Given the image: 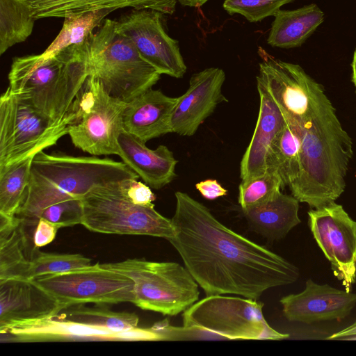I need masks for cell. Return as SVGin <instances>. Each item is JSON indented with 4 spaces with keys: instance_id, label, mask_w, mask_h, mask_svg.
Masks as SVG:
<instances>
[{
    "instance_id": "obj_1",
    "label": "cell",
    "mask_w": 356,
    "mask_h": 356,
    "mask_svg": "<svg viewBox=\"0 0 356 356\" xmlns=\"http://www.w3.org/2000/svg\"><path fill=\"white\" fill-rule=\"evenodd\" d=\"M175 195V234L168 241L207 296L258 300L269 289L298 280L295 265L227 227L188 194Z\"/></svg>"
},
{
    "instance_id": "obj_2",
    "label": "cell",
    "mask_w": 356,
    "mask_h": 356,
    "mask_svg": "<svg viewBox=\"0 0 356 356\" xmlns=\"http://www.w3.org/2000/svg\"><path fill=\"white\" fill-rule=\"evenodd\" d=\"M353 156L351 138L343 129L331 102L322 92L314 115L305 128L300 172L289 186L292 195L312 209L340 197Z\"/></svg>"
},
{
    "instance_id": "obj_3",
    "label": "cell",
    "mask_w": 356,
    "mask_h": 356,
    "mask_svg": "<svg viewBox=\"0 0 356 356\" xmlns=\"http://www.w3.org/2000/svg\"><path fill=\"white\" fill-rule=\"evenodd\" d=\"M139 176L123 161L41 151L33 156L29 184L16 216L31 221L58 202L81 199L99 186Z\"/></svg>"
},
{
    "instance_id": "obj_4",
    "label": "cell",
    "mask_w": 356,
    "mask_h": 356,
    "mask_svg": "<svg viewBox=\"0 0 356 356\" xmlns=\"http://www.w3.org/2000/svg\"><path fill=\"white\" fill-rule=\"evenodd\" d=\"M87 38L53 56L38 54L14 58L8 89L53 121H65L90 74Z\"/></svg>"
},
{
    "instance_id": "obj_5",
    "label": "cell",
    "mask_w": 356,
    "mask_h": 356,
    "mask_svg": "<svg viewBox=\"0 0 356 356\" xmlns=\"http://www.w3.org/2000/svg\"><path fill=\"white\" fill-rule=\"evenodd\" d=\"M87 38L90 74L111 96L126 102L150 89L161 75L139 54L132 42L106 18Z\"/></svg>"
},
{
    "instance_id": "obj_6",
    "label": "cell",
    "mask_w": 356,
    "mask_h": 356,
    "mask_svg": "<svg viewBox=\"0 0 356 356\" xmlns=\"http://www.w3.org/2000/svg\"><path fill=\"white\" fill-rule=\"evenodd\" d=\"M99 266L134 282L133 304L142 309L175 316L198 300V284L186 268L177 262L127 259Z\"/></svg>"
},
{
    "instance_id": "obj_7",
    "label": "cell",
    "mask_w": 356,
    "mask_h": 356,
    "mask_svg": "<svg viewBox=\"0 0 356 356\" xmlns=\"http://www.w3.org/2000/svg\"><path fill=\"white\" fill-rule=\"evenodd\" d=\"M263 307V302L243 297L207 296L184 311L183 327L197 334L229 340L289 338L269 325Z\"/></svg>"
},
{
    "instance_id": "obj_8",
    "label": "cell",
    "mask_w": 356,
    "mask_h": 356,
    "mask_svg": "<svg viewBox=\"0 0 356 356\" xmlns=\"http://www.w3.org/2000/svg\"><path fill=\"white\" fill-rule=\"evenodd\" d=\"M118 182L95 187L81 199V225L102 234L147 235L168 241L173 238L172 220L160 214L154 206L132 202L122 193Z\"/></svg>"
},
{
    "instance_id": "obj_9",
    "label": "cell",
    "mask_w": 356,
    "mask_h": 356,
    "mask_svg": "<svg viewBox=\"0 0 356 356\" xmlns=\"http://www.w3.org/2000/svg\"><path fill=\"white\" fill-rule=\"evenodd\" d=\"M127 102L108 94L92 74L86 79L67 113L73 145L92 156L118 154Z\"/></svg>"
},
{
    "instance_id": "obj_10",
    "label": "cell",
    "mask_w": 356,
    "mask_h": 356,
    "mask_svg": "<svg viewBox=\"0 0 356 356\" xmlns=\"http://www.w3.org/2000/svg\"><path fill=\"white\" fill-rule=\"evenodd\" d=\"M53 121L8 88L0 97V166L33 156L68 134L70 116Z\"/></svg>"
},
{
    "instance_id": "obj_11",
    "label": "cell",
    "mask_w": 356,
    "mask_h": 356,
    "mask_svg": "<svg viewBox=\"0 0 356 356\" xmlns=\"http://www.w3.org/2000/svg\"><path fill=\"white\" fill-rule=\"evenodd\" d=\"M58 302L61 310L86 304H117L134 300V282L113 270L99 267L49 275L33 280Z\"/></svg>"
},
{
    "instance_id": "obj_12",
    "label": "cell",
    "mask_w": 356,
    "mask_h": 356,
    "mask_svg": "<svg viewBox=\"0 0 356 356\" xmlns=\"http://www.w3.org/2000/svg\"><path fill=\"white\" fill-rule=\"evenodd\" d=\"M265 54L259 63L257 86L270 96L287 120L306 127L324 91L323 86L300 65Z\"/></svg>"
},
{
    "instance_id": "obj_13",
    "label": "cell",
    "mask_w": 356,
    "mask_h": 356,
    "mask_svg": "<svg viewBox=\"0 0 356 356\" xmlns=\"http://www.w3.org/2000/svg\"><path fill=\"white\" fill-rule=\"evenodd\" d=\"M2 343L63 341H140L167 340L164 323L127 331L82 324L56 315L14 325L0 331Z\"/></svg>"
},
{
    "instance_id": "obj_14",
    "label": "cell",
    "mask_w": 356,
    "mask_h": 356,
    "mask_svg": "<svg viewBox=\"0 0 356 356\" xmlns=\"http://www.w3.org/2000/svg\"><path fill=\"white\" fill-rule=\"evenodd\" d=\"M308 217L312 235L334 276L350 292L356 282V221L335 202L310 209Z\"/></svg>"
},
{
    "instance_id": "obj_15",
    "label": "cell",
    "mask_w": 356,
    "mask_h": 356,
    "mask_svg": "<svg viewBox=\"0 0 356 356\" xmlns=\"http://www.w3.org/2000/svg\"><path fill=\"white\" fill-rule=\"evenodd\" d=\"M161 16L156 10L134 9L115 20V29L160 74L181 78L187 67L178 42L165 31Z\"/></svg>"
},
{
    "instance_id": "obj_16",
    "label": "cell",
    "mask_w": 356,
    "mask_h": 356,
    "mask_svg": "<svg viewBox=\"0 0 356 356\" xmlns=\"http://www.w3.org/2000/svg\"><path fill=\"white\" fill-rule=\"evenodd\" d=\"M225 72L219 67H209L193 74L186 92L179 102L171 119L172 133L191 136L217 106L227 101L222 87Z\"/></svg>"
},
{
    "instance_id": "obj_17",
    "label": "cell",
    "mask_w": 356,
    "mask_h": 356,
    "mask_svg": "<svg viewBox=\"0 0 356 356\" xmlns=\"http://www.w3.org/2000/svg\"><path fill=\"white\" fill-rule=\"evenodd\" d=\"M280 302L288 321L310 324L346 318L356 305V293L309 279L302 292L284 296Z\"/></svg>"
},
{
    "instance_id": "obj_18",
    "label": "cell",
    "mask_w": 356,
    "mask_h": 356,
    "mask_svg": "<svg viewBox=\"0 0 356 356\" xmlns=\"http://www.w3.org/2000/svg\"><path fill=\"white\" fill-rule=\"evenodd\" d=\"M60 311L57 300L33 280L22 277L0 280V331L54 316Z\"/></svg>"
},
{
    "instance_id": "obj_19",
    "label": "cell",
    "mask_w": 356,
    "mask_h": 356,
    "mask_svg": "<svg viewBox=\"0 0 356 356\" xmlns=\"http://www.w3.org/2000/svg\"><path fill=\"white\" fill-rule=\"evenodd\" d=\"M178 97L152 88L127 102L122 115L123 130L143 142L172 133L171 119Z\"/></svg>"
},
{
    "instance_id": "obj_20",
    "label": "cell",
    "mask_w": 356,
    "mask_h": 356,
    "mask_svg": "<svg viewBox=\"0 0 356 356\" xmlns=\"http://www.w3.org/2000/svg\"><path fill=\"white\" fill-rule=\"evenodd\" d=\"M117 155L154 189L163 188L176 177L178 161L168 147L161 145L151 149L145 142L124 130L118 139Z\"/></svg>"
},
{
    "instance_id": "obj_21",
    "label": "cell",
    "mask_w": 356,
    "mask_h": 356,
    "mask_svg": "<svg viewBox=\"0 0 356 356\" xmlns=\"http://www.w3.org/2000/svg\"><path fill=\"white\" fill-rule=\"evenodd\" d=\"M257 87L260 99L259 110L252 138L241 161L242 181L261 175L268 170V157L273 143L286 123L277 104L263 88Z\"/></svg>"
},
{
    "instance_id": "obj_22",
    "label": "cell",
    "mask_w": 356,
    "mask_h": 356,
    "mask_svg": "<svg viewBox=\"0 0 356 356\" xmlns=\"http://www.w3.org/2000/svg\"><path fill=\"white\" fill-rule=\"evenodd\" d=\"M31 8L35 19L63 17L72 14L132 8L150 9L163 14L175 12L178 0H24Z\"/></svg>"
},
{
    "instance_id": "obj_23",
    "label": "cell",
    "mask_w": 356,
    "mask_h": 356,
    "mask_svg": "<svg viewBox=\"0 0 356 356\" xmlns=\"http://www.w3.org/2000/svg\"><path fill=\"white\" fill-rule=\"evenodd\" d=\"M299 202L294 196L280 192L268 202L242 211L252 230L270 241H276L301 222Z\"/></svg>"
},
{
    "instance_id": "obj_24",
    "label": "cell",
    "mask_w": 356,
    "mask_h": 356,
    "mask_svg": "<svg viewBox=\"0 0 356 356\" xmlns=\"http://www.w3.org/2000/svg\"><path fill=\"white\" fill-rule=\"evenodd\" d=\"M274 17L267 42L285 49L301 46L324 19L323 12L314 3L293 10H280Z\"/></svg>"
},
{
    "instance_id": "obj_25",
    "label": "cell",
    "mask_w": 356,
    "mask_h": 356,
    "mask_svg": "<svg viewBox=\"0 0 356 356\" xmlns=\"http://www.w3.org/2000/svg\"><path fill=\"white\" fill-rule=\"evenodd\" d=\"M305 128L286 119L284 127L276 136L270 149L267 161L268 169L272 168L278 172L284 187L289 186L298 176Z\"/></svg>"
},
{
    "instance_id": "obj_26",
    "label": "cell",
    "mask_w": 356,
    "mask_h": 356,
    "mask_svg": "<svg viewBox=\"0 0 356 356\" xmlns=\"http://www.w3.org/2000/svg\"><path fill=\"white\" fill-rule=\"evenodd\" d=\"M29 261L19 218L0 214V280L22 277Z\"/></svg>"
},
{
    "instance_id": "obj_27",
    "label": "cell",
    "mask_w": 356,
    "mask_h": 356,
    "mask_svg": "<svg viewBox=\"0 0 356 356\" xmlns=\"http://www.w3.org/2000/svg\"><path fill=\"white\" fill-rule=\"evenodd\" d=\"M36 20L24 0H0V54L25 41Z\"/></svg>"
},
{
    "instance_id": "obj_28",
    "label": "cell",
    "mask_w": 356,
    "mask_h": 356,
    "mask_svg": "<svg viewBox=\"0 0 356 356\" xmlns=\"http://www.w3.org/2000/svg\"><path fill=\"white\" fill-rule=\"evenodd\" d=\"M33 156L0 166V214L15 217L29 184Z\"/></svg>"
},
{
    "instance_id": "obj_29",
    "label": "cell",
    "mask_w": 356,
    "mask_h": 356,
    "mask_svg": "<svg viewBox=\"0 0 356 356\" xmlns=\"http://www.w3.org/2000/svg\"><path fill=\"white\" fill-rule=\"evenodd\" d=\"M60 318L93 326L102 327L113 331L136 329L139 318L135 313L117 312L104 307H88L84 304L63 309L58 314Z\"/></svg>"
},
{
    "instance_id": "obj_30",
    "label": "cell",
    "mask_w": 356,
    "mask_h": 356,
    "mask_svg": "<svg viewBox=\"0 0 356 356\" xmlns=\"http://www.w3.org/2000/svg\"><path fill=\"white\" fill-rule=\"evenodd\" d=\"M111 13L103 10L67 15L57 37L40 54L45 58L53 56L67 47L83 42Z\"/></svg>"
},
{
    "instance_id": "obj_31",
    "label": "cell",
    "mask_w": 356,
    "mask_h": 356,
    "mask_svg": "<svg viewBox=\"0 0 356 356\" xmlns=\"http://www.w3.org/2000/svg\"><path fill=\"white\" fill-rule=\"evenodd\" d=\"M90 259L81 254H59L40 252L30 259L22 277L35 280L49 275L88 268Z\"/></svg>"
},
{
    "instance_id": "obj_32",
    "label": "cell",
    "mask_w": 356,
    "mask_h": 356,
    "mask_svg": "<svg viewBox=\"0 0 356 356\" xmlns=\"http://www.w3.org/2000/svg\"><path fill=\"white\" fill-rule=\"evenodd\" d=\"M284 188L278 172L269 168L261 175L242 181L238 186V204L242 210L264 204Z\"/></svg>"
},
{
    "instance_id": "obj_33",
    "label": "cell",
    "mask_w": 356,
    "mask_h": 356,
    "mask_svg": "<svg viewBox=\"0 0 356 356\" xmlns=\"http://www.w3.org/2000/svg\"><path fill=\"white\" fill-rule=\"evenodd\" d=\"M293 0H224L223 8L229 14H240L250 22H260L275 15Z\"/></svg>"
},
{
    "instance_id": "obj_34",
    "label": "cell",
    "mask_w": 356,
    "mask_h": 356,
    "mask_svg": "<svg viewBox=\"0 0 356 356\" xmlns=\"http://www.w3.org/2000/svg\"><path fill=\"white\" fill-rule=\"evenodd\" d=\"M82 214L81 200L74 198L58 202L43 209L31 221L20 219L28 225H36L40 218H44L62 228L81 224Z\"/></svg>"
},
{
    "instance_id": "obj_35",
    "label": "cell",
    "mask_w": 356,
    "mask_h": 356,
    "mask_svg": "<svg viewBox=\"0 0 356 356\" xmlns=\"http://www.w3.org/2000/svg\"><path fill=\"white\" fill-rule=\"evenodd\" d=\"M122 193L134 204L141 206H154L153 202L156 196L150 187L138 179L131 178L122 180L118 183Z\"/></svg>"
},
{
    "instance_id": "obj_36",
    "label": "cell",
    "mask_w": 356,
    "mask_h": 356,
    "mask_svg": "<svg viewBox=\"0 0 356 356\" xmlns=\"http://www.w3.org/2000/svg\"><path fill=\"white\" fill-rule=\"evenodd\" d=\"M60 227L44 218H40L33 231V241L35 248L51 243L56 238Z\"/></svg>"
},
{
    "instance_id": "obj_37",
    "label": "cell",
    "mask_w": 356,
    "mask_h": 356,
    "mask_svg": "<svg viewBox=\"0 0 356 356\" xmlns=\"http://www.w3.org/2000/svg\"><path fill=\"white\" fill-rule=\"evenodd\" d=\"M196 189L207 200H213L227 195V191L216 179H206L195 184Z\"/></svg>"
},
{
    "instance_id": "obj_38",
    "label": "cell",
    "mask_w": 356,
    "mask_h": 356,
    "mask_svg": "<svg viewBox=\"0 0 356 356\" xmlns=\"http://www.w3.org/2000/svg\"><path fill=\"white\" fill-rule=\"evenodd\" d=\"M356 336V320L350 325L332 334L327 339L330 340H343L344 338Z\"/></svg>"
},
{
    "instance_id": "obj_39",
    "label": "cell",
    "mask_w": 356,
    "mask_h": 356,
    "mask_svg": "<svg viewBox=\"0 0 356 356\" xmlns=\"http://www.w3.org/2000/svg\"><path fill=\"white\" fill-rule=\"evenodd\" d=\"M209 0H178L183 6L198 8L203 6Z\"/></svg>"
},
{
    "instance_id": "obj_40",
    "label": "cell",
    "mask_w": 356,
    "mask_h": 356,
    "mask_svg": "<svg viewBox=\"0 0 356 356\" xmlns=\"http://www.w3.org/2000/svg\"><path fill=\"white\" fill-rule=\"evenodd\" d=\"M352 69H353V77L352 80L356 88V49L354 52L353 59L352 62Z\"/></svg>"
},
{
    "instance_id": "obj_41",
    "label": "cell",
    "mask_w": 356,
    "mask_h": 356,
    "mask_svg": "<svg viewBox=\"0 0 356 356\" xmlns=\"http://www.w3.org/2000/svg\"><path fill=\"white\" fill-rule=\"evenodd\" d=\"M355 266H356V265H355ZM355 276H356V269H355Z\"/></svg>"
}]
</instances>
